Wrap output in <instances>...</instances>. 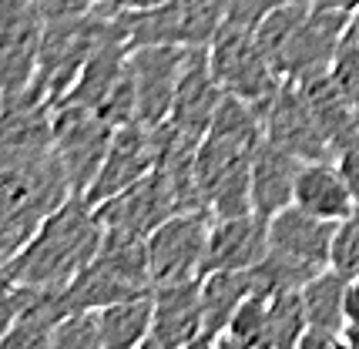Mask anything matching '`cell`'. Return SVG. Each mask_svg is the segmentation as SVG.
I'll return each instance as SVG.
<instances>
[{"instance_id":"cell-1","label":"cell","mask_w":359,"mask_h":349,"mask_svg":"<svg viewBox=\"0 0 359 349\" xmlns=\"http://www.w3.org/2000/svg\"><path fill=\"white\" fill-rule=\"evenodd\" d=\"M101 242L104 222L97 215V205L74 191L37 225V232L20 245V252L11 255L0 269L17 286L61 292L97 255Z\"/></svg>"},{"instance_id":"cell-16","label":"cell","mask_w":359,"mask_h":349,"mask_svg":"<svg viewBox=\"0 0 359 349\" xmlns=\"http://www.w3.org/2000/svg\"><path fill=\"white\" fill-rule=\"evenodd\" d=\"M269 252V222L255 212L242 215H212L208 249H205V272L219 269H255Z\"/></svg>"},{"instance_id":"cell-30","label":"cell","mask_w":359,"mask_h":349,"mask_svg":"<svg viewBox=\"0 0 359 349\" xmlns=\"http://www.w3.org/2000/svg\"><path fill=\"white\" fill-rule=\"evenodd\" d=\"M319 7H329V11H343V14H353L359 11V0H313Z\"/></svg>"},{"instance_id":"cell-28","label":"cell","mask_w":359,"mask_h":349,"mask_svg":"<svg viewBox=\"0 0 359 349\" xmlns=\"http://www.w3.org/2000/svg\"><path fill=\"white\" fill-rule=\"evenodd\" d=\"M336 165H339V172H343L346 185L353 189V195H356V202H359V142L346 144L343 151L336 155Z\"/></svg>"},{"instance_id":"cell-12","label":"cell","mask_w":359,"mask_h":349,"mask_svg":"<svg viewBox=\"0 0 359 349\" xmlns=\"http://www.w3.org/2000/svg\"><path fill=\"white\" fill-rule=\"evenodd\" d=\"M185 50L188 48H172V44H144L128 50V74L135 84V111L141 125L158 128L168 121Z\"/></svg>"},{"instance_id":"cell-11","label":"cell","mask_w":359,"mask_h":349,"mask_svg":"<svg viewBox=\"0 0 359 349\" xmlns=\"http://www.w3.org/2000/svg\"><path fill=\"white\" fill-rule=\"evenodd\" d=\"M158 151H161V125H141V121H128L114 131L111 148L104 155L101 172L94 174L91 189L84 191V198L101 205L104 198L125 191L128 185H135L138 178L151 172L158 165Z\"/></svg>"},{"instance_id":"cell-3","label":"cell","mask_w":359,"mask_h":349,"mask_svg":"<svg viewBox=\"0 0 359 349\" xmlns=\"http://www.w3.org/2000/svg\"><path fill=\"white\" fill-rule=\"evenodd\" d=\"M346 27L349 14L343 11H329L313 0H296L262 17L255 24V37L282 78L306 81L332 67Z\"/></svg>"},{"instance_id":"cell-14","label":"cell","mask_w":359,"mask_h":349,"mask_svg":"<svg viewBox=\"0 0 359 349\" xmlns=\"http://www.w3.org/2000/svg\"><path fill=\"white\" fill-rule=\"evenodd\" d=\"M151 333L144 339V349H188L202 346L205 316H202V289L198 279L191 282H172V286L151 289Z\"/></svg>"},{"instance_id":"cell-9","label":"cell","mask_w":359,"mask_h":349,"mask_svg":"<svg viewBox=\"0 0 359 349\" xmlns=\"http://www.w3.org/2000/svg\"><path fill=\"white\" fill-rule=\"evenodd\" d=\"M175 212H185V202L175 189L172 174L161 165H155L135 185H128L125 191L111 195L97 205V215H101L108 232H121V235L135 238H148L165 219H172Z\"/></svg>"},{"instance_id":"cell-21","label":"cell","mask_w":359,"mask_h":349,"mask_svg":"<svg viewBox=\"0 0 359 349\" xmlns=\"http://www.w3.org/2000/svg\"><path fill=\"white\" fill-rule=\"evenodd\" d=\"M302 306H306V329L316 333L343 336L346 329V275L332 266L313 275L302 286Z\"/></svg>"},{"instance_id":"cell-2","label":"cell","mask_w":359,"mask_h":349,"mask_svg":"<svg viewBox=\"0 0 359 349\" xmlns=\"http://www.w3.org/2000/svg\"><path fill=\"white\" fill-rule=\"evenodd\" d=\"M71 191L54 144H0V266Z\"/></svg>"},{"instance_id":"cell-31","label":"cell","mask_w":359,"mask_h":349,"mask_svg":"<svg viewBox=\"0 0 359 349\" xmlns=\"http://www.w3.org/2000/svg\"><path fill=\"white\" fill-rule=\"evenodd\" d=\"M343 346H346V349H359V322H346V329H343Z\"/></svg>"},{"instance_id":"cell-5","label":"cell","mask_w":359,"mask_h":349,"mask_svg":"<svg viewBox=\"0 0 359 349\" xmlns=\"http://www.w3.org/2000/svg\"><path fill=\"white\" fill-rule=\"evenodd\" d=\"M151 272H148V249L144 238L121 235L104 228V242L91 262L61 289L64 316L78 309H101L111 302L135 299L151 292Z\"/></svg>"},{"instance_id":"cell-27","label":"cell","mask_w":359,"mask_h":349,"mask_svg":"<svg viewBox=\"0 0 359 349\" xmlns=\"http://www.w3.org/2000/svg\"><path fill=\"white\" fill-rule=\"evenodd\" d=\"M296 4V0H219L222 20L225 24H238V27H255L266 14H272L276 7Z\"/></svg>"},{"instance_id":"cell-25","label":"cell","mask_w":359,"mask_h":349,"mask_svg":"<svg viewBox=\"0 0 359 349\" xmlns=\"http://www.w3.org/2000/svg\"><path fill=\"white\" fill-rule=\"evenodd\" d=\"M329 266L343 272L346 279L359 275V205L336 222V235H332V259Z\"/></svg>"},{"instance_id":"cell-10","label":"cell","mask_w":359,"mask_h":349,"mask_svg":"<svg viewBox=\"0 0 359 349\" xmlns=\"http://www.w3.org/2000/svg\"><path fill=\"white\" fill-rule=\"evenodd\" d=\"M47 17L37 0H0V91L14 95L34 81Z\"/></svg>"},{"instance_id":"cell-13","label":"cell","mask_w":359,"mask_h":349,"mask_svg":"<svg viewBox=\"0 0 359 349\" xmlns=\"http://www.w3.org/2000/svg\"><path fill=\"white\" fill-rule=\"evenodd\" d=\"M222 97V84L212 74V61H208V48H188L182 71H178V84H175L172 111H168V125L182 131L188 138L202 142L205 131L215 121Z\"/></svg>"},{"instance_id":"cell-24","label":"cell","mask_w":359,"mask_h":349,"mask_svg":"<svg viewBox=\"0 0 359 349\" xmlns=\"http://www.w3.org/2000/svg\"><path fill=\"white\" fill-rule=\"evenodd\" d=\"M50 346L54 349H101V322H97V309L67 313V316L54 326Z\"/></svg>"},{"instance_id":"cell-29","label":"cell","mask_w":359,"mask_h":349,"mask_svg":"<svg viewBox=\"0 0 359 349\" xmlns=\"http://www.w3.org/2000/svg\"><path fill=\"white\" fill-rule=\"evenodd\" d=\"M346 322H359V275L346 279Z\"/></svg>"},{"instance_id":"cell-22","label":"cell","mask_w":359,"mask_h":349,"mask_svg":"<svg viewBox=\"0 0 359 349\" xmlns=\"http://www.w3.org/2000/svg\"><path fill=\"white\" fill-rule=\"evenodd\" d=\"M306 333V306L302 289H285L269 296V329L266 349H296Z\"/></svg>"},{"instance_id":"cell-15","label":"cell","mask_w":359,"mask_h":349,"mask_svg":"<svg viewBox=\"0 0 359 349\" xmlns=\"http://www.w3.org/2000/svg\"><path fill=\"white\" fill-rule=\"evenodd\" d=\"M262 131H266V138L272 144L292 151L302 161L332 158V148H329L326 135L319 131L316 118L306 108L296 81H285L279 88V95L272 97V104L262 114Z\"/></svg>"},{"instance_id":"cell-20","label":"cell","mask_w":359,"mask_h":349,"mask_svg":"<svg viewBox=\"0 0 359 349\" xmlns=\"http://www.w3.org/2000/svg\"><path fill=\"white\" fill-rule=\"evenodd\" d=\"M151 309L155 299L151 292L101 306L97 322H101V349H138L151 333Z\"/></svg>"},{"instance_id":"cell-18","label":"cell","mask_w":359,"mask_h":349,"mask_svg":"<svg viewBox=\"0 0 359 349\" xmlns=\"http://www.w3.org/2000/svg\"><path fill=\"white\" fill-rule=\"evenodd\" d=\"M292 205L306 208V212H313L319 219L339 222L359 202H356V195H353V189L346 185L336 158H319V161H302Z\"/></svg>"},{"instance_id":"cell-26","label":"cell","mask_w":359,"mask_h":349,"mask_svg":"<svg viewBox=\"0 0 359 349\" xmlns=\"http://www.w3.org/2000/svg\"><path fill=\"white\" fill-rule=\"evenodd\" d=\"M329 74L339 84V91L359 108V37L346 34L339 50H336V61L329 67Z\"/></svg>"},{"instance_id":"cell-23","label":"cell","mask_w":359,"mask_h":349,"mask_svg":"<svg viewBox=\"0 0 359 349\" xmlns=\"http://www.w3.org/2000/svg\"><path fill=\"white\" fill-rule=\"evenodd\" d=\"M266 329H269V296L252 292L249 299L235 309L229 329L219 336V346H238V349H266Z\"/></svg>"},{"instance_id":"cell-7","label":"cell","mask_w":359,"mask_h":349,"mask_svg":"<svg viewBox=\"0 0 359 349\" xmlns=\"http://www.w3.org/2000/svg\"><path fill=\"white\" fill-rule=\"evenodd\" d=\"M208 61H212V74L222 84V91L249 101L259 114H266L272 97L285 84V78L272 67L269 54L259 44L255 27H238V24L222 20L215 37L208 41Z\"/></svg>"},{"instance_id":"cell-4","label":"cell","mask_w":359,"mask_h":349,"mask_svg":"<svg viewBox=\"0 0 359 349\" xmlns=\"http://www.w3.org/2000/svg\"><path fill=\"white\" fill-rule=\"evenodd\" d=\"M336 222L319 219L299 205H285L269 219V252L252 269L255 292L276 296L285 289H302L313 275L329 269Z\"/></svg>"},{"instance_id":"cell-19","label":"cell","mask_w":359,"mask_h":349,"mask_svg":"<svg viewBox=\"0 0 359 349\" xmlns=\"http://www.w3.org/2000/svg\"><path fill=\"white\" fill-rule=\"evenodd\" d=\"M198 289H202V316H205L202 346H219V336L229 329L235 309L255 292L252 269L205 272L198 279Z\"/></svg>"},{"instance_id":"cell-6","label":"cell","mask_w":359,"mask_h":349,"mask_svg":"<svg viewBox=\"0 0 359 349\" xmlns=\"http://www.w3.org/2000/svg\"><path fill=\"white\" fill-rule=\"evenodd\" d=\"M125 34L128 50L144 44L172 48H208L222 27L219 0H155L144 7H128L114 14Z\"/></svg>"},{"instance_id":"cell-8","label":"cell","mask_w":359,"mask_h":349,"mask_svg":"<svg viewBox=\"0 0 359 349\" xmlns=\"http://www.w3.org/2000/svg\"><path fill=\"white\" fill-rule=\"evenodd\" d=\"M208 228H212V212L208 208H185V212H175L172 219H165L151 235L144 238L151 286L202 279Z\"/></svg>"},{"instance_id":"cell-17","label":"cell","mask_w":359,"mask_h":349,"mask_svg":"<svg viewBox=\"0 0 359 349\" xmlns=\"http://www.w3.org/2000/svg\"><path fill=\"white\" fill-rule=\"evenodd\" d=\"M299 168H302V158H296L292 151H285L279 144H272L269 138L255 144V155H252V212L269 222L276 212L292 205Z\"/></svg>"}]
</instances>
